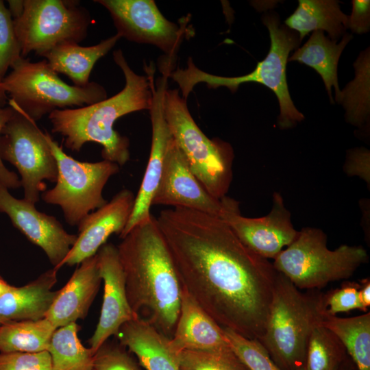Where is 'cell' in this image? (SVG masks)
Wrapping results in <instances>:
<instances>
[{
    "label": "cell",
    "mask_w": 370,
    "mask_h": 370,
    "mask_svg": "<svg viewBox=\"0 0 370 370\" xmlns=\"http://www.w3.org/2000/svg\"><path fill=\"white\" fill-rule=\"evenodd\" d=\"M169 346L176 354L188 349L230 347L222 328L182 288L180 313Z\"/></svg>",
    "instance_id": "obj_20"
},
{
    "label": "cell",
    "mask_w": 370,
    "mask_h": 370,
    "mask_svg": "<svg viewBox=\"0 0 370 370\" xmlns=\"http://www.w3.org/2000/svg\"><path fill=\"white\" fill-rule=\"evenodd\" d=\"M352 10L348 16L347 27L357 34H364L370 28V1L353 0Z\"/></svg>",
    "instance_id": "obj_37"
},
{
    "label": "cell",
    "mask_w": 370,
    "mask_h": 370,
    "mask_svg": "<svg viewBox=\"0 0 370 370\" xmlns=\"http://www.w3.org/2000/svg\"><path fill=\"white\" fill-rule=\"evenodd\" d=\"M56 329L47 318L0 324V352L47 351Z\"/></svg>",
    "instance_id": "obj_27"
},
{
    "label": "cell",
    "mask_w": 370,
    "mask_h": 370,
    "mask_svg": "<svg viewBox=\"0 0 370 370\" xmlns=\"http://www.w3.org/2000/svg\"><path fill=\"white\" fill-rule=\"evenodd\" d=\"M92 370H141L121 344L104 343L96 352Z\"/></svg>",
    "instance_id": "obj_34"
},
{
    "label": "cell",
    "mask_w": 370,
    "mask_h": 370,
    "mask_svg": "<svg viewBox=\"0 0 370 370\" xmlns=\"http://www.w3.org/2000/svg\"><path fill=\"white\" fill-rule=\"evenodd\" d=\"M13 108L14 113L0 136V156L16 168L21 178L24 199L36 204L40 192L45 190L44 180L56 182L57 162L45 134L35 121L18 109Z\"/></svg>",
    "instance_id": "obj_11"
},
{
    "label": "cell",
    "mask_w": 370,
    "mask_h": 370,
    "mask_svg": "<svg viewBox=\"0 0 370 370\" xmlns=\"http://www.w3.org/2000/svg\"><path fill=\"white\" fill-rule=\"evenodd\" d=\"M97 254L103 281V297L98 323L88 341L95 354L110 336L116 335L125 323L137 317L127 300L125 274L117 247L105 243Z\"/></svg>",
    "instance_id": "obj_17"
},
{
    "label": "cell",
    "mask_w": 370,
    "mask_h": 370,
    "mask_svg": "<svg viewBox=\"0 0 370 370\" xmlns=\"http://www.w3.org/2000/svg\"><path fill=\"white\" fill-rule=\"evenodd\" d=\"M324 293L302 292L278 273L264 332L259 341L282 370L304 367L309 338L327 315Z\"/></svg>",
    "instance_id": "obj_4"
},
{
    "label": "cell",
    "mask_w": 370,
    "mask_h": 370,
    "mask_svg": "<svg viewBox=\"0 0 370 370\" xmlns=\"http://www.w3.org/2000/svg\"><path fill=\"white\" fill-rule=\"evenodd\" d=\"M12 286L7 283L1 276H0V297L7 293L11 289Z\"/></svg>",
    "instance_id": "obj_42"
},
{
    "label": "cell",
    "mask_w": 370,
    "mask_h": 370,
    "mask_svg": "<svg viewBox=\"0 0 370 370\" xmlns=\"http://www.w3.org/2000/svg\"><path fill=\"white\" fill-rule=\"evenodd\" d=\"M15 110L10 105L0 106V136L3 128L14 113ZM0 182L8 189H16L21 186V180L13 171L8 170L0 156Z\"/></svg>",
    "instance_id": "obj_38"
},
{
    "label": "cell",
    "mask_w": 370,
    "mask_h": 370,
    "mask_svg": "<svg viewBox=\"0 0 370 370\" xmlns=\"http://www.w3.org/2000/svg\"><path fill=\"white\" fill-rule=\"evenodd\" d=\"M0 82L8 105L34 121L56 110L80 108L107 98L105 88L90 82L84 87L69 85L59 77L46 60L32 62L21 58Z\"/></svg>",
    "instance_id": "obj_6"
},
{
    "label": "cell",
    "mask_w": 370,
    "mask_h": 370,
    "mask_svg": "<svg viewBox=\"0 0 370 370\" xmlns=\"http://www.w3.org/2000/svg\"><path fill=\"white\" fill-rule=\"evenodd\" d=\"M8 10L13 19L21 16L24 10V0H8Z\"/></svg>",
    "instance_id": "obj_40"
},
{
    "label": "cell",
    "mask_w": 370,
    "mask_h": 370,
    "mask_svg": "<svg viewBox=\"0 0 370 370\" xmlns=\"http://www.w3.org/2000/svg\"><path fill=\"white\" fill-rule=\"evenodd\" d=\"M360 287L358 291V295L360 302L363 306L368 309L370 306V280L365 278L360 281Z\"/></svg>",
    "instance_id": "obj_39"
},
{
    "label": "cell",
    "mask_w": 370,
    "mask_h": 370,
    "mask_svg": "<svg viewBox=\"0 0 370 370\" xmlns=\"http://www.w3.org/2000/svg\"><path fill=\"white\" fill-rule=\"evenodd\" d=\"M7 100H8V99L5 92L0 88V106H5Z\"/></svg>",
    "instance_id": "obj_43"
},
{
    "label": "cell",
    "mask_w": 370,
    "mask_h": 370,
    "mask_svg": "<svg viewBox=\"0 0 370 370\" xmlns=\"http://www.w3.org/2000/svg\"><path fill=\"white\" fill-rule=\"evenodd\" d=\"M369 48L360 53L354 66L356 75L343 90L338 103L345 109L346 120L361 127L367 122L370 112V62Z\"/></svg>",
    "instance_id": "obj_29"
},
{
    "label": "cell",
    "mask_w": 370,
    "mask_h": 370,
    "mask_svg": "<svg viewBox=\"0 0 370 370\" xmlns=\"http://www.w3.org/2000/svg\"><path fill=\"white\" fill-rule=\"evenodd\" d=\"M101 280L96 254L84 260L59 290L45 318L56 328L85 318Z\"/></svg>",
    "instance_id": "obj_19"
},
{
    "label": "cell",
    "mask_w": 370,
    "mask_h": 370,
    "mask_svg": "<svg viewBox=\"0 0 370 370\" xmlns=\"http://www.w3.org/2000/svg\"><path fill=\"white\" fill-rule=\"evenodd\" d=\"M164 112L172 137L191 171L214 197H225L232 179L234 151L220 139H210L195 122L177 89L166 88Z\"/></svg>",
    "instance_id": "obj_8"
},
{
    "label": "cell",
    "mask_w": 370,
    "mask_h": 370,
    "mask_svg": "<svg viewBox=\"0 0 370 370\" xmlns=\"http://www.w3.org/2000/svg\"><path fill=\"white\" fill-rule=\"evenodd\" d=\"M298 370H305V368H304V367H302L299 368Z\"/></svg>",
    "instance_id": "obj_44"
},
{
    "label": "cell",
    "mask_w": 370,
    "mask_h": 370,
    "mask_svg": "<svg viewBox=\"0 0 370 370\" xmlns=\"http://www.w3.org/2000/svg\"><path fill=\"white\" fill-rule=\"evenodd\" d=\"M144 70L149 77L152 94L149 109L152 127L151 145L149 160L138 192L135 197L133 210L125 227L119 235L121 238L133 227L151 218L152 214L150 208L163 173L166 154L172 139L163 106L169 72L162 71V75L158 77L156 85L153 64L151 63L149 66L145 64Z\"/></svg>",
    "instance_id": "obj_13"
},
{
    "label": "cell",
    "mask_w": 370,
    "mask_h": 370,
    "mask_svg": "<svg viewBox=\"0 0 370 370\" xmlns=\"http://www.w3.org/2000/svg\"><path fill=\"white\" fill-rule=\"evenodd\" d=\"M135 197L128 189H123L110 201L86 215L77 225V238L62 262L73 266L95 255L109 236L120 235L131 216Z\"/></svg>",
    "instance_id": "obj_18"
},
{
    "label": "cell",
    "mask_w": 370,
    "mask_h": 370,
    "mask_svg": "<svg viewBox=\"0 0 370 370\" xmlns=\"http://www.w3.org/2000/svg\"><path fill=\"white\" fill-rule=\"evenodd\" d=\"M110 12L116 34L138 43L153 45L173 66L175 54L185 36L188 20L181 25L167 20L153 0H96Z\"/></svg>",
    "instance_id": "obj_12"
},
{
    "label": "cell",
    "mask_w": 370,
    "mask_h": 370,
    "mask_svg": "<svg viewBox=\"0 0 370 370\" xmlns=\"http://www.w3.org/2000/svg\"><path fill=\"white\" fill-rule=\"evenodd\" d=\"M45 136L58 166L56 186L41 194L47 204L59 206L65 221L77 225L89 213L105 205L103 190L108 180L119 171V165L103 160L96 162L78 161L45 132Z\"/></svg>",
    "instance_id": "obj_9"
},
{
    "label": "cell",
    "mask_w": 370,
    "mask_h": 370,
    "mask_svg": "<svg viewBox=\"0 0 370 370\" xmlns=\"http://www.w3.org/2000/svg\"><path fill=\"white\" fill-rule=\"evenodd\" d=\"M57 273L51 269L23 286H12L1 296L0 324L45 318L59 292L53 291Z\"/></svg>",
    "instance_id": "obj_21"
},
{
    "label": "cell",
    "mask_w": 370,
    "mask_h": 370,
    "mask_svg": "<svg viewBox=\"0 0 370 370\" xmlns=\"http://www.w3.org/2000/svg\"><path fill=\"white\" fill-rule=\"evenodd\" d=\"M0 212L34 245L40 247L58 271L75 243L77 235L68 233L53 216L38 211L35 204L13 197L0 182Z\"/></svg>",
    "instance_id": "obj_15"
},
{
    "label": "cell",
    "mask_w": 370,
    "mask_h": 370,
    "mask_svg": "<svg viewBox=\"0 0 370 370\" xmlns=\"http://www.w3.org/2000/svg\"><path fill=\"white\" fill-rule=\"evenodd\" d=\"M121 38L116 34L98 44L84 47L76 42H64L58 45L42 57L56 73L67 76L74 86H87L95 63L107 54Z\"/></svg>",
    "instance_id": "obj_23"
},
{
    "label": "cell",
    "mask_w": 370,
    "mask_h": 370,
    "mask_svg": "<svg viewBox=\"0 0 370 370\" xmlns=\"http://www.w3.org/2000/svg\"><path fill=\"white\" fill-rule=\"evenodd\" d=\"M181 287L222 328L262 336L278 275L221 218L173 208L156 217Z\"/></svg>",
    "instance_id": "obj_1"
},
{
    "label": "cell",
    "mask_w": 370,
    "mask_h": 370,
    "mask_svg": "<svg viewBox=\"0 0 370 370\" xmlns=\"http://www.w3.org/2000/svg\"><path fill=\"white\" fill-rule=\"evenodd\" d=\"M21 58L13 18L4 1L0 0V82L7 75L8 69Z\"/></svg>",
    "instance_id": "obj_33"
},
{
    "label": "cell",
    "mask_w": 370,
    "mask_h": 370,
    "mask_svg": "<svg viewBox=\"0 0 370 370\" xmlns=\"http://www.w3.org/2000/svg\"><path fill=\"white\" fill-rule=\"evenodd\" d=\"M121 239L116 247L130 308L170 339L180 313L182 287L156 217L151 215Z\"/></svg>",
    "instance_id": "obj_2"
},
{
    "label": "cell",
    "mask_w": 370,
    "mask_h": 370,
    "mask_svg": "<svg viewBox=\"0 0 370 370\" xmlns=\"http://www.w3.org/2000/svg\"><path fill=\"white\" fill-rule=\"evenodd\" d=\"M262 22L269 30L271 47L265 58L258 62L252 72L237 77L212 75L197 67L192 58H189L186 69L173 70L169 75V77L178 84L182 97L186 101L193 88L201 82L206 83L212 88L227 87L232 92H236L241 84L257 82L271 89L278 99L279 127L288 129L301 121L304 116L296 108L291 99L286 74L289 53L300 44L299 35L281 25L276 13L264 15Z\"/></svg>",
    "instance_id": "obj_5"
},
{
    "label": "cell",
    "mask_w": 370,
    "mask_h": 370,
    "mask_svg": "<svg viewBox=\"0 0 370 370\" xmlns=\"http://www.w3.org/2000/svg\"><path fill=\"white\" fill-rule=\"evenodd\" d=\"M360 287L358 283L345 282L341 288L324 294L327 314L335 316L338 313L347 312L354 309L368 312V309L360 302L358 295Z\"/></svg>",
    "instance_id": "obj_35"
},
{
    "label": "cell",
    "mask_w": 370,
    "mask_h": 370,
    "mask_svg": "<svg viewBox=\"0 0 370 370\" xmlns=\"http://www.w3.org/2000/svg\"><path fill=\"white\" fill-rule=\"evenodd\" d=\"M321 324L344 345L358 370H370V312L341 318L327 314Z\"/></svg>",
    "instance_id": "obj_26"
},
{
    "label": "cell",
    "mask_w": 370,
    "mask_h": 370,
    "mask_svg": "<svg viewBox=\"0 0 370 370\" xmlns=\"http://www.w3.org/2000/svg\"><path fill=\"white\" fill-rule=\"evenodd\" d=\"M339 370H358L352 360L347 357Z\"/></svg>",
    "instance_id": "obj_41"
},
{
    "label": "cell",
    "mask_w": 370,
    "mask_h": 370,
    "mask_svg": "<svg viewBox=\"0 0 370 370\" xmlns=\"http://www.w3.org/2000/svg\"><path fill=\"white\" fill-rule=\"evenodd\" d=\"M346 358L338 337L322 324L316 326L309 338L305 370H339Z\"/></svg>",
    "instance_id": "obj_30"
},
{
    "label": "cell",
    "mask_w": 370,
    "mask_h": 370,
    "mask_svg": "<svg viewBox=\"0 0 370 370\" xmlns=\"http://www.w3.org/2000/svg\"><path fill=\"white\" fill-rule=\"evenodd\" d=\"M368 258L362 246L343 245L330 250L322 230L305 227L272 264L299 289L319 290L331 282L348 279Z\"/></svg>",
    "instance_id": "obj_7"
},
{
    "label": "cell",
    "mask_w": 370,
    "mask_h": 370,
    "mask_svg": "<svg viewBox=\"0 0 370 370\" xmlns=\"http://www.w3.org/2000/svg\"><path fill=\"white\" fill-rule=\"evenodd\" d=\"M273 207L266 216L247 218L240 212L238 203L225 197V210L222 219L241 241L258 256L274 259L285 246L297 236L291 220V213L285 208L281 195L275 193Z\"/></svg>",
    "instance_id": "obj_14"
},
{
    "label": "cell",
    "mask_w": 370,
    "mask_h": 370,
    "mask_svg": "<svg viewBox=\"0 0 370 370\" xmlns=\"http://www.w3.org/2000/svg\"><path fill=\"white\" fill-rule=\"evenodd\" d=\"M21 56H43L64 42L79 43L92 23L89 12L71 0H24V10L13 19Z\"/></svg>",
    "instance_id": "obj_10"
},
{
    "label": "cell",
    "mask_w": 370,
    "mask_h": 370,
    "mask_svg": "<svg viewBox=\"0 0 370 370\" xmlns=\"http://www.w3.org/2000/svg\"><path fill=\"white\" fill-rule=\"evenodd\" d=\"M0 370H52L48 351L0 352Z\"/></svg>",
    "instance_id": "obj_36"
},
{
    "label": "cell",
    "mask_w": 370,
    "mask_h": 370,
    "mask_svg": "<svg viewBox=\"0 0 370 370\" xmlns=\"http://www.w3.org/2000/svg\"><path fill=\"white\" fill-rule=\"evenodd\" d=\"M115 336L147 370H180L169 338L143 319L136 317L125 323Z\"/></svg>",
    "instance_id": "obj_22"
},
{
    "label": "cell",
    "mask_w": 370,
    "mask_h": 370,
    "mask_svg": "<svg viewBox=\"0 0 370 370\" xmlns=\"http://www.w3.org/2000/svg\"><path fill=\"white\" fill-rule=\"evenodd\" d=\"M352 36L344 34L341 41L336 44L324 35L323 31H314L308 41L288 58V62L297 61L314 69L321 77L331 103L332 86L335 89V101L338 102L341 90L338 87L337 68L340 56Z\"/></svg>",
    "instance_id": "obj_24"
},
{
    "label": "cell",
    "mask_w": 370,
    "mask_h": 370,
    "mask_svg": "<svg viewBox=\"0 0 370 370\" xmlns=\"http://www.w3.org/2000/svg\"><path fill=\"white\" fill-rule=\"evenodd\" d=\"M79 330L74 322L55 330L47 349L52 370H92L95 354L82 344L77 336Z\"/></svg>",
    "instance_id": "obj_28"
},
{
    "label": "cell",
    "mask_w": 370,
    "mask_h": 370,
    "mask_svg": "<svg viewBox=\"0 0 370 370\" xmlns=\"http://www.w3.org/2000/svg\"><path fill=\"white\" fill-rule=\"evenodd\" d=\"M176 356L180 370H249L230 347L188 349Z\"/></svg>",
    "instance_id": "obj_31"
},
{
    "label": "cell",
    "mask_w": 370,
    "mask_h": 370,
    "mask_svg": "<svg viewBox=\"0 0 370 370\" xmlns=\"http://www.w3.org/2000/svg\"><path fill=\"white\" fill-rule=\"evenodd\" d=\"M286 26L298 32L301 40L312 31H325L330 39L336 41L345 34L348 16L334 0H299L295 11L285 21Z\"/></svg>",
    "instance_id": "obj_25"
},
{
    "label": "cell",
    "mask_w": 370,
    "mask_h": 370,
    "mask_svg": "<svg viewBox=\"0 0 370 370\" xmlns=\"http://www.w3.org/2000/svg\"><path fill=\"white\" fill-rule=\"evenodd\" d=\"M230 347L249 370H282L257 339H249L227 328H222Z\"/></svg>",
    "instance_id": "obj_32"
},
{
    "label": "cell",
    "mask_w": 370,
    "mask_h": 370,
    "mask_svg": "<svg viewBox=\"0 0 370 370\" xmlns=\"http://www.w3.org/2000/svg\"><path fill=\"white\" fill-rule=\"evenodd\" d=\"M224 197L217 199L205 189L172 137L152 206H169L221 217L225 210Z\"/></svg>",
    "instance_id": "obj_16"
},
{
    "label": "cell",
    "mask_w": 370,
    "mask_h": 370,
    "mask_svg": "<svg viewBox=\"0 0 370 370\" xmlns=\"http://www.w3.org/2000/svg\"><path fill=\"white\" fill-rule=\"evenodd\" d=\"M113 59L125 79L119 92L90 105L54 110L48 118L51 132L62 136L68 149L79 152L85 143H97L102 147L103 160L122 166L130 159V140L114 129V124L124 115L149 110L152 94L147 75L136 73L121 49L113 52Z\"/></svg>",
    "instance_id": "obj_3"
}]
</instances>
